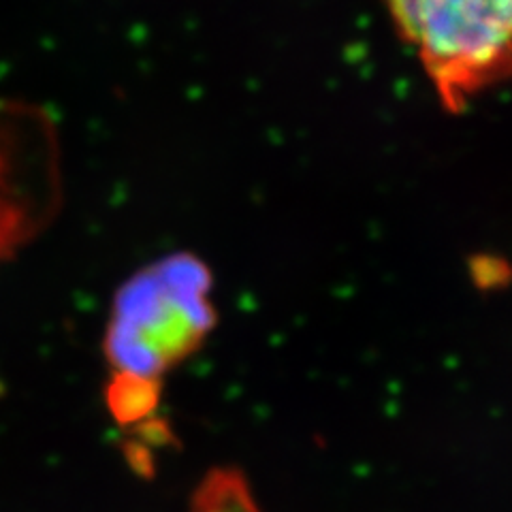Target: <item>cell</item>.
Listing matches in <instances>:
<instances>
[{
    "label": "cell",
    "instance_id": "1",
    "mask_svg": "<svg viewBox=\"0 0 512 512\" xmlns=\"http://www.w3.org/2000/svg\"><path fill=\"white\" fill-rule=\"evenodd\" d=\"M214 323L210 269L192 254H169L116 291L103 355L114 376L158 382L205 342Z\"/></svg>",
    "mask_w": 512,
    "mask_h": 512
},
{
    "label": "cell",
    "instance_id": "2",
    "mask_svg": "<svg viewBox=\"0 0 512 512\" xmlns=\"http://www.w3.org/2000/svg\"><path fill=\"white\" fill-rule=\"evenodd\" d=\"M446 109L512 79V0H384Z\"/></svg>",
    "mask_w": 512,
    "mask_h": 512
},
{
    "label": "cell",
    "instance_id": "3",
    "mask_svg": "<svg viewBox=\"0 0 512 512\" xmlns=\"http://www.w3.org/2000/svg\"><path fill=\"white\" fill-rule=\"evenodd\" d=\"M62 207L60 141L41 107L0 99V265L50 227Z\"/></svg>",
    "mask_w": 512,
    "mask_h": 512
},
{
    "label": "cell",
    "instance_id": "4",
    "mask_svg": "<svg viewBox=\"0 0 512 512\" xmlns=\"http://www.w3.org/2000/svg\"><path fill=\"white\" fill-rule=\"evenodd\" d=\"M156 399L158 382L111 376L107 387V406L120 425H133L146 419L156 408Z\"/></svg>",
    "mask_w": 512,
    "mask_h": 512
}]
</instances>
